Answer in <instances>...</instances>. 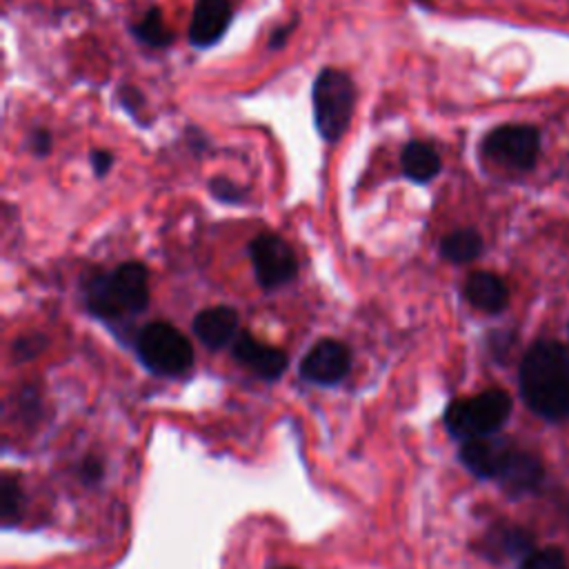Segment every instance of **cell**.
Instances as JSON below:
<instances>
[{
	"mask_svg": "<svg viewBox=\"0 0 569 569\" xmlns=\"http://www.w3.org/2000/svg\"><path fill=\"white\" fill-rule=\"evenodd\" d=\"M518 385L525 405L540 418H569V349L556 340L533 342L520 360Z\"/></svg>",
	"mask_w": 569,
	"mask_h": 569,
	"instance_id": "1",
	"label": "cell"
},
{
	"mask_svg": "<svg viewBox=\"0 0 569 569\" xmlns=\"http://www.w3.org/2000/svg\"><path fill=\"white\" fill-rule=\"evenodd\" d=\"M82 300L91 316L120 320L142 313L149 307V271L142 262H120L107 273L84 276Z\"/></svg>",
	"mask_w": 569,
	"mask_h": 569,
	"instance_id": "2",
	"label": "cell"
},
{
	"mask_svg": "<svg viewBox=\"0 0 569 569\" xmlns=\"http://www.w3.org/2000/svg\"><path fill=\"white\" fill-rule=\"evenodd\" d=\"M313 124L325 142H338L353 116L356 84L349 73L325 67L318 71L311 87Z\"/></svg>",
	"mask_w": 569,
	"mask_h": 569,
	"instance_id": "3",
	"label": "cell"
},
{
	"mask_svg": "<svg viewBox=\"0 0 569 569\" xmlns=\"http://www.w3.org/2000/svg\"><path fill=\"white\" fill-rule=\"evenodd\" d=\"M511 416V398L502 389H487L471 398L449 402L445 427L460 442L493 436Z\"/></svg>",
	"mask_w": 569,
	"mask_h": 569,
	"instance_id": "4",
	"label": "cell"
},
{
	"mask_svg": "<svg viewBox=\"0 0 569 569\" xmlns=\"http://www.w3.org/2000/svg\"><path fill=\"white\" fill-rule=\"evenodd\" d=\"M140 362L156 376H182L193 367V347L189 338L171 322H147L136 336Z\"/></svg>",
	"mask_w": 569,
	"mask_h": 569,
	"instance_id": "5",
	"label": "cell"
},
{
	"mask_svg": "<svg viewBox=\"0 0 569 569\" xmlns=\"http://www.w3.org/2000/svg\"><path fill=\"white\" fill-rule=\"evenodd\" d=\"M485 158L516 171H529L540 156V131L531 124L509 122L493 127L480 142Z\"/></svg>",
	"mask_w": 569,
	"mask_h": 569,
	"instance_id": "6",
	"label": "cell"
},
{
	"mask_svg": "<svg viewBox=\"0 0 569 569\" xmlns=\"http://www.w3.org/2000/svg\"><path fill=\"white\" fill-rule=\"evenodd\" d=\"M253 276L264 291L291 282L298 273V260L291 244L273 231H260L247 247Z\"/></svg>",
	"mask_w": 569,
	"mask_h": 569,
	"instance_id": "7",
	"label": "cell"
},
{
	"mask_svg": "<svg viewBox=\"0 0 569 569\" xmlns=\"http://www.w3.org/2000/svg\"><path fill=\"white\" fill-rule=\"evenodd\" d=\"M351 369V351L336 338L318 340L300 360V378L311 385L331 387L347 378Z\"/></svg>",
	"mask_w": 569,
	"mask_h": 569,
	"instance_id": "8",
	"label": "cell"
},
{
	"mask_svg": "<svg viewBox=\"0 0 569 569\" xmlns=\"http://www.w3.org/2000/svg\"><path fill=\"white\" fill-rule=\"evenodd\" d=\"M231 353L242 367L262 380H278L289 365V356L282 349L260 342L249 331L238 333L231 345Z\"/></svg>",
	"mask_w": 569,
	"mask_h": 569,
	"instance_id": "9",
	"label": "cell"
},
{
	"mask_svg": "<svg viewBox=\"0 0 569 569\" xmlns=\"http://www.w3.org/2000/svg\"><path fill=\"white\" fill-rule=\"evenodd\" d=\"M542 478H545L542 460L536 453L516 449L511 445V449L507 451V456H505V460L500 465L496 482L511 498H520V496L538 491V487L542 485Z\"/></svg>",
	"mask_w": 569,
	"mask_h": 569,
	"instance_id": "10",
	"label": "cell"
},
{
	"mask_svg": "<svg viewBox=\"0 0 569 569\" xmlns=\"http://www.w3.org/2000/svg\"><path fill=\"white\" fill-rule=\"evenodd\" d=\"M231 18L233 9L229 0H196L189 24V42L198 49L213 47L227 33Z\"/></svg>",
	"mask_w": 569,
	"mask_h": 569,
	"instance_id": "11",
	"label": "cell"
},
{
	"mask_svg": "<svg viewBox=\"0 0 569 569\" xmlns=\"http://www.w3.org/2000/svg\"><path fill=\"white\" fill-rule=\"evenodd\" d=\"M238 325H240L238 311L229 305L207 307V309L198 311L196 318L191 320V329H193L196 338L211 351L233 345V340L240 333Z\"/></svg>",
	"mask_w": 569,
	"mask_h": 569,
	"instance_id": "12",
	"label": "cell"
},
{
	"mask_svg": "<svg viewBox=\"0 0 569 569\" xmlns=\"http://www.w3.org/2000/svg\"><path fill=\"white\" fill-rule=\"evenodd\" d=\"M511 449V442L505 438L496 436H485V438H471L460 442L458 458L480 480H496L500 465Z\"/></svg>",
	"mask_w": 569,
	"mask_h": 569,
	"instance_id": "13",
	"label": "cell"
},
{
	"mask_svg": "<svg viewBox=\"0 0 569 569\" xmlns=\"http://www.w3.org/2000/svg\"><path fill=\"white\" fill-rule=\"evenodd\" d=\"M462 296L471 307L485 313H500L509 305V287L493 271L469 273L462 287Z\"/></svg>",
	"mask_w": 569,
	"mask_h": 569,
	"instance_id": "14",
	"label": "cell"
},
{
	"mask_svg": "<svg viewBox=\"0 0 569 569\" xmlns=\"http://www.w3.org/2000/svg\"><path fill=\"white\" fill-rule=\"evenodd\" d=\"M480 549L491 560H511V558L525 560L533 551V540L529 531H525L522 527L500 522L485 533Z\"/></svg>",
	"mask_w": 569,
	"mask_h": 569,
	"instance_id": "15",
	"label": "cell"
},
{
	"mask_svg": "<svg viewBox=\"0 0 569 569\" xmlns=\"http://www.w3.org/2000/svg\"><path fill=\"white\" fill-rule=\"evenodd\" d=\"M400 169L409 180L427 184L442 171V160L431 142L409 140L400 151Z\"/></svg>",
	"mask_w": 569,
	"mask_h": 569,
	"instance_id": "16",
	"label": "cell"
},
{
	"mask_svg": "<svg viewBox=\"0 0 569 569\" xmlns=\"http://www.w3.org/2000/svg\"><path fill=\"white\" fill-rule=\"evenodd\" d=\"M482 249H485L482 236L473 227L456 229L440 240V256L453 264H465L476 260L482 253Z\"/></svg>",
	"mask_w": 569,
	"mask_h": 569,
	"instance_id": "17",
	"label": "cell"
},
{
	"mask_svg": "<svg viewBox=\"0 0 569 569\" xmlns=\"http://www.w3.org/2000/svg\"><path fill=\"white\" fill-rule=\"evenodd\" d=\"M131 33L153 49H167L173 42V33L162 20V13L158 7H151L138 22L131 24Z\"/></svg>",
	"mask_w": 569,
	"mask_h": 569,
	"instance_id": "18",
	"label": "cell"
},
{
	"mask_svg": "<svg viewBox=\"0 0 569 569\" xmlns=\"http://www.w3.org/2000/svg\"><path fill=\"white\" fill-rule=\"evenodd\" d=\"M24 493L22 487L18 485L16 478L4 476L0 482V516H2V527L9 529L13 525L20 522L22 513H24Z\"/></svg>",
	"mask_w": 569,
	"mask_h": 569,
	"instance_id": "19",
	"label": "cell"
},
{
	"mask_svg": "<svg viewBox=\"0 0 569 569\" xmlns=\"http://www.w3.org/2000/svg\"><path fill=\"white\" fill-rule=\"evenodd\" d=\"M209 193L224 204H242L249 196V187L238 184L236 180L227 178V176H213L209 180Z\"/></svg>",
	"mask_w": 569,
	"mask_h": 569,
	"instance_id": "20",
	"label": "cell"
},
{
	"mask_svg": "<svg viewBox=\"0 0 569 569\" xmlns=\"http://www.w3.org/2000/svg\"><path fill=\"white\" fill-rule=\"evenodd\" d=\"M47 345L49 338L44 333H24L11 342V356L16 362H27L40 356L47 349Z\"/></svg>",
	"mask_w": 569,
	"mask_h": 569,
	"instance_id": "21",
	"label": "cell"
},
{
	"mask_svg": "<svg viewBox=\"0 0 569 569\" xmlns=\"http://www.w3.org/2000/svg\"><path fill=\"white\" fill-rule=\"evenodd\" d=\"M520 569H569L567 558L558 547L533 549L522 562Z\"/></svg>",
	"mask_w": 569,
	"mask_h": 569,
	"instance_id": "22",
	"label": "cell"
},
{
	"mask_svg": "<svg viewBox=\"0 0 569 569\" xmlns=\"http://www.w3.org/2000/svg\"><path fill=\"white\" fill-rule=\"evenodd\" d=\"M118 100L120 104L124 107V111L136 118L140 124H149V120L142 116V109H144V96L138 87L133 84H124L118 89Z\"/></svg>",
	"mask_w": 569,
	"mask_h": 569,
	"instance_id": "23",
	"label": "cell"
},
{
	"mask_svg": "<svg viewBox=\"0 0 569 569\" xmlns=\"http://www.w3.org/2000/svg\"><path fill=\"white\" fill-rule=\"evenodd\" d=\"M27 147L33 156L38 158H47L51 153V147H53V136L49 129H33L27 138Z\"/></svg>",
	"mask_w": 569,
	"mask_h": 569,
	"instance_id": "24",
	"label": "cell"
},
{
	"mask_svg": "<svg viewBox=\"0 0 569 569\" xmlns=\"http://www.w3.org/2000/svg\"><path fill=\"white\" fill-rule=\"evenodd\" d=\"M78 473H80V480H82V482L93 485V482H98V480L102 478L104 465H102V460H100L98 456H84L82 462H80Z\"/></svg>",
	"mask_w": 569,
	"mask_h": 569,
	"instance_id": "25",
	"label": "cell"
},
{
	"mask_svg": "<svg viewBox=\"0 0 569 569\" xmlns=\"http://www.w3.org/2000/svg\"><path fill=\"white\" fill-rule=\"evenodd\" d=\"M89 164L96 178H104L113 167V153L109 149H93L89 153Z\"/></svg>",
	"mask_w": 569,
	"mask_h": 569,
	"instance_id": "26",
	"label": "cell"
},
{
	"mask_svg": "<svg viewBox=\"0 0 569 569\" xmlns=\"http://www.w3.org/2000/svg\"><path fill=\"white\" fill-rule=\"evenodd\" d=\"M296 24H298V20L293 18L291 22H287V24H280V27H276V29H273V31L269 33V40H267L269 49H280V47H284V42L289 40L291 31L296 29Z\"/></svg>",
	"mask_w": 569,
	"mask_h": 569,
	"instance_id": "27",
	"label": "cell"
},
{
	"mask_svg": "<svg viewBox=\"0 0 569 569\" xmlns=\"http://www.w3.org/2000/svg\"><path fill=\"white\" fill-rule=\"evenodd\" d=\"M184 138L189 140V149H191L193 153H198V156L209 147V140H207V136H204L200 129L189 127L187 133H184Z\"/></svg>",
	"mask_w": 569,
	"mask_h": 569,
	"instance_id": "28",
	"label": "cell"
},
{
	"mask_svg": "<svg viewBox=\"0 0 569 569\" xmlns=\"http://www.w3.org/2000/svg\"><path fill=\"white\" fill-rule=\"evenodd\" d=\"M413 2H418V4H422V7H427V4H429V0H413Z\"/></svg>",
	"mask_w": 569,
	"mask_h": 569,
	"instance_id": "29",
	"label": "cell"
},
{
	"mask_svg": "<svg viewBox=\"0 0 569 569\" xmlns=\"http://www.w3.org/2000/svg\"><path fill=\"white\" fill-rule=\"evenodd\" d=\"M278 569H293V567H278Z\"/></svg>",
	"mask_w": 569,
	"mask_h": 569,
	"instance_id": "30",
	"label": "cell"
}]
</instances>
